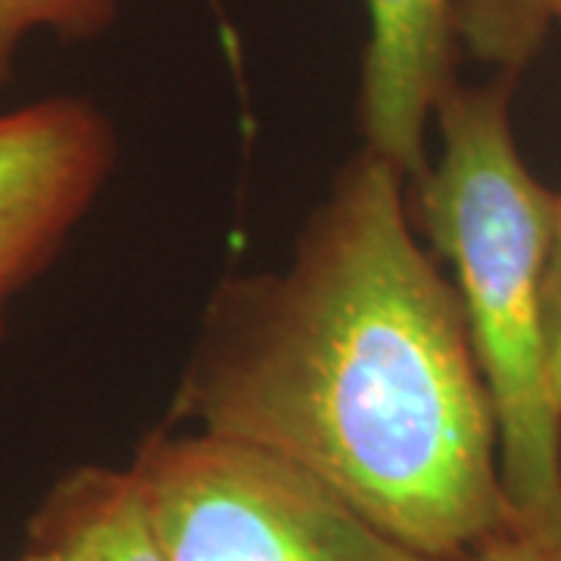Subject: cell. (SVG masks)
I'll return each mask as SVG.
<instances>
[{
    "label": "cell",
    "mask_w": 561,
    "mask_h": 561,
    "mask_svg": "<svg viewBox=\"0 0 561 561\" xmlns=\"http://www.w3.org/2000/svg\"><path fill=\"white\" fill-rule=\"evenodd\" d=\"M402 181L365 150L284 272L225 284L172 421L290 461L390 537L461 561L512 508L459 294L421 253Z\"/></svg>",
    "instance_id": "cell-1"
},
{
    "label": "cell",
    "mask_w": 561,
    "mask_h": 561,
    "mask_svg": "<svg viewBox=\"0 0 561 561\" xmlns=\"http://www.w3.org/2000/svg\"><path fill=\"white\" fill-rule=\"evenodd\" d=\"M515 76L453 81L434 113L440 157L415 181V219L453 265L468 337L490 393L512 522L561 534V419L546 381L542 280L556 194L518 153Z\"/></svg>",
    "instance_id": "cell-2"
},
{
    "label": "cell",
    "mask_w": 561,
    "mask_h": 561,
    "mask_svg": "<svg viewBox=\"0 0 561 561\" xmlns=\"http://www.w3.org/2000/svg\"><path fill=\"white\" fill-rule=\"evenodd\" d=\"M128 471L169 561H437L250 443L153 434Z\"/></svg>",
    "instance_id": "cell-3"
},
{
    "label": "cell",
    "mask_w": 561,
    "mask_h": 561,
    "mask_svg": "<svg viewBox=\"0 0 561 561\" xmlns=\"http://www.w3.org/2000/svg\"><path fill=\"white\" fill-rule=\"evenodd\" d=\"M116 160L94 103L50 98L0 116V300L57 256Z\"/></svg>",
    "instance_id": "cell-4"
},
{
    "label": "cell",
    "mask_w": 561,
    "mask_h": 561,
    "mask_svg": "<svg viewBox=\"0 0 561 561\" xmlns=\"http://www.w3.org/2000/svg\"><path fill=\"white\" fill-rule=\"evenodd\" d=\"M365 150L419 181L427 169V125L456 81V0H365Z\"/></svg>",
    "instance_id": "cell-5"
},
{
    "label": "cell",
    "mask_w": 561,
    "mask_h": 561,
    "mask_svg": "<svg viewBox=\"0 0 561 561\" xmlns=\"http://www.w3.org/2000/svg\"><path fill=\"white\" fill-rule=\"evenodd\" d=\"M28 546L60 561H169L128 468L69 471L32 515Z\"/></svg>",
    "instance_id": "cell-6"
},
{
    "label": "cell",
    "mask_w": 561,
    "mask_h": 561,
    "mask_svg": "<svg viewBox=\"0 0 561 561\" xmlns=\"http://www.w3.org/2000/svg\"><path fill=\"white\" fill-rule=\"evenodd\" d=\"M456 32L478 60L518 76L561 35V0H456Z\"/></svg>",
    "instance_id": "cell-7"
},
{
    "label": "cell",
    "mask_w": 561,
    "mask_h": 561,
    "mask_svg": "<svg viewBox=\"0 0 561 561\" xmlns=\"http://www.w3.org/2000/svg\"><path fill=\"white\" fill-rule=\"evenodd\" d=\"M119 0H0V84L13 76L22 41L54 32L62 41L94 38L113 22Z\"/></svg>",
    "instance_id": "cell-8"
},
{
    "label": "cell",
    "mask_w": 561,
    "mask_h": 561,
    "mask_svg": "<svg viewBox=\"0 0 561 561\" xmlns=\"http://www.w3.org/2000/svg\"><path fill=\"white\" fill-rule=\"evenodd\" d=\"M542 343H546V381L561 419V191L556 194L552 241L542 280Z\"/></svg>",
    "instance_id": "cell-9"
},
{
    "label": "cell",
    "mask_w": 561,
    "mask_h": 561,
    "mask_svg": "<svg viewBox=\"0 0 561 561\" xmlns=\"http://www.w3.org/2000/svg\"><path fill=\"white\" fill-rule=\"evenodd\" d=\"M461 561H561V534L508 522Z\"/></svg>",
    "instance_id": "cell-10"
},
{
    "label": "cell",
    "mask_w": 561,
    "mask_h": 561,
    "mask_svg": "<svg viewBox=\"0 0 561 561\" xmlns=\"http://www.w3.org/2000/svg\"><path fill=\"white\" fill-rule=\"evenodd\" d=\"M20 561H60V559H57L54 552H47V549H35V546H28Z\"/></svg>",
    "instance_id": "cell-11"
},
{
    "label": "cell",
    "mask_w": 561,
    "mask_h": 561,
    "mask_svg": "<svg viewBox=\"0 0 561 561\" xmlns=\"http://www.w3.org/2000/svg\"><path fill=\"white\" fill-rule=\"evenodd\" d=\"M3 302L7 300H0V334H3Z\"/></svg>",
    "instance_id": "cell-12"
}]
</instances>
